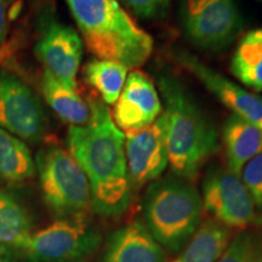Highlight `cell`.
Instances as JSON below:
<instances>
[{
	"label": "cell",
	"instance_id": "6da1fadb",
	"mask_svg": "<svg viewBox=\"0 0 262 262\" xmlns=\"http://www.w3.org/2000/svg\"><path fill=\"white\" fill-rule=\"evenodd\" d=\"M90 120L84 126H70L67 146L90 186L91 209L104 217L127 210L133 199L125 157V134L113 122L102 100L89 101Z\"/></svg>",
	"mask_w": 262,
	"mask_h": 262
},
{
	"label": "cell",
	"instance_id": "7a4b0ae2",
	"mask_svg": "<svg viewBox=\"0 0 262 262\" xmlns=\"http://www.w3.org/2000/svg\"><path fill=\"white\" fill-rule=\"evenodd\" d=\"M166 120V146L172 175L194 180L220 148L217 127L170 68L156 72Z\"/></svg>",
	"mask_w": 262,
	"mask_h": 262
},
{
	"label": "cell",
	"instance_id": "3957f363",
	"mask_svg": "<svg viewBox=\"0 0 262 262\" xmlns=\"http://www.w3.org/2000/svg\"><path fill=\"white\" fill-rule=\"evenodd\" d=\"M85 45L101 60L139 68L153 52V39L118 0H66Z\"/></svg>",
	"mask_w": 262,
	"mask_h": 262
},
{
	"label": "cell",
	"instance_id": "277c9868",
	"mask_svg": "<svg viewBox=\"0 0 262 262\" xmlns=\"http://www.w3.org/2000/svg\"><path fill=\"white\" fill-rule=\"evenodd\" d=\"M202 215L201 193L187 180L169 175L148 185L143 224L165 251H181L201 226Z\"/></svg>",
	"mask_w": 262,
	"mask_h": 262
},
{
	"label": "cell",
	"instance_id": "5b68a950",
	"mask_svg": "<svg viewBox=\"0 0 262 262\" xmlns=\"http://www.w3.org/2000/svg\"><path fill=\"white\" fill-rule=\"evenodd\" d=\"M39 186L45 205L58 220L84 219L91 208L90 186L68 150L47 145L35 157Z\"/></svg>",
	"mask_w": 262,
	"mask_h": 262
},
{
	"label": "cell",
	"instance_id": "8992f818",
	"mask_svg": "<svg viewBox=\"0 0 262 262\" xmlns=\"http://www.w3.org/2000/svg\"><path fill=\"white\" fill-rule=\"evenodd\" d=\"M179 21L186 39L209 52L227 50L244 28L237 0H179Z\"/></svg>",
	"mask_w": 262,
	"mask_h": 262
},
{
	"label": "cell",
	"instance_id": "52a82bcc",
	"mask_svg": "<svg viewBox=\"0 0 262 262\" xmlns=\"http://www.w3.org/2000/svg\"><path fill=\"white\" fill-rule=\"evenodd\" d=\"M102 237L84 219L57 220L31 234L22 250L28 262H86L100 248Z\"/></svg>",
	"mask_w": 262,
	"mask_h": 262
},
{
	"label": "cell",
	"instance_id": "ba28073f",
	"mask_svg": "<svg viewBox=\"0 0 262 262\" xmlns=\"http://www.w3.org/2000/svg\"><path fill=\"white\" fill-rule=\"evenodd\" d=\"M203 209L212 220L229 229L245 231L262 224L253 199L241 176L227 168L212 165L202 182Z\"/></svg>",
	"mask_w": 262,
	"mask_h": 262
},
{
	"label": "cell",
	"instance_id": "9c48e42d",
	"mask_svg": "<svg viewBox=\"0 0 262 262\" xmlns=\"http://www.w3.org/2000/svg\"><path fill=\"white\" fill-rule=\"evenodd\" d=\"M34 52L58 81L77 91V74L83 57V40L74 28L61 24L49 8L39 17V37Z\"/></svg>",
	"mask_w": 262,
	"mask_h": 262
},
{
	"label": "cell",
	"instance_id": "30bf717a",
	"mask_svg": "<svg viewBox=\"0 0 262 262\" xmlns=\"http://www.w3.org/2000/svg\"><path fill=\"white\" fill-rule=\"evenodd\" d=\"M0 129L37 143L48 131V118L38 95L16 75L0 73Z\"/></svg>",
	"mask_w": 262,
	"mask_h": 262
},
{
	"label": "cell",
	"instance_id": "8fae6325",
	"mask_svg": "<svg viewBox=\"0 0 262 262\" xmlns=\"http://www.w3.org/2000/svg\"><path fill=\"white\" fill-rule=\"evenodd\" d=\"M170 56L183 70L195 77L221 103L248 122L262 129V96L245 90L241 85L227 79L221 73L181 48H172Z\"/></svg>",
	"mask_w": 262,
	"mask_h": 262
},
{
	"label": "cell",
	"instance_id": "7c38bea8",
	"mask_svg": "<svg viewBox=\"0 0 262 262\" xmlns=\"http://www.w3.org/2000/svg\"><path fill=\"white\" fill-rule=\"evenodd\" d=\"M125 157L133 188L156 181L169 165L164 113L145 129L125 135Z\"/></svg>",
	"mask_w": 262,
	"mask_h": 262
},
{
	"label": "cell",
	"instance_id": "4fadbf2b",
	"mask_svg": "<svg viewBox=\"0 0 262 262\" xmlns=\"http://www.w3.org/2000/svg\"><path fill=\"white\" fill-rule=\"evenodd\" d=\"M163 113V103L155 81L143 72L127 74L124 88L114 103L113 122L122 131L145 129Z\"/></svg>",
	"mask_w": 262,
	"mask_h": 262
},
{
	"label": "cell",
	"instance_id": "5bb4252c",
	"mask_svg": "<svg viewBox=\"0 0 262 262\" xmlns=\"http://www.w3.org/2000/svg\"><path fill=\"white\" fill-rule=\"evenodd\" d=\"M101 262H166V255L145 224L133 221L108 237Z\"/></svg>",
	"mask_w": 262,
	"mask_h": 262
},
{
	"label": "cell",
	"instance_id": "9a60e30c",
	"mask_svg": "<svg viewBox=\"0 0 262 262\" xmlns=\"http://www.w3.org/2000/svg\"><path fill=\"white\" fill-rule=\"evenodd\" d=\"M221 136L227 169L235 175L262 152V129L235 114L225 120Z\"/></svg>",
	"mask_w": 262,
	"mask_h": 262
},
{
	"label": "cell",
	"instance_id": "2e32d148",
	"mask_svg": "<svg viewBox=\"0 0 262 262\" xmlns=\"http://www.w3.org/2000/svg\"><path fill=\"white\" fill-rule=\"evenodd\" d=\"M31 234L26 209L12 195L0 192V262H14L22 256Z\"/></svg>",
	"mask_w": 262,
	"mask_h": 262
},
{
	"label": "cell",
	"instance_id": "e0dca14e",
	"mask_svg": "<svg viewBox=\"0 0 262 262\" xmlns=\"http://www.w3.org/2000/svg\"><path fill=\"white\" fill-rule=\"evenodd\" d=\"M231 239V229L210 219L201 224L172 262H215L224 254Z\"/></svg>",
	"mask_w": 262,
	"mask_h": 262
},
{
	"label": "cell",
	"instance_id": "ac0fdd59",
	"mask_svg": "<svg viewBox=\"0 0 262 262\" xmlns=\"http://www.w3.org/2000/svg\"><path fill=\"white\" fill-rule=\"evenodd\" d=\"M40 85L47 103L63 122L71 126H84L89 123V103L77 91L68 89L48 71L42 73Z\"/></svg>",
	"mask_w": 262,
	"mask_h": 262
},
{
	"label": "cell",
	"instance_id": "d6986e66",
	"mask_svg": "<svg viewBox=\"0 0 262 262\" xmlns=\"http://www.w3.org/2000/svg\"><path fill=\"white\" fill-rule=\"evenodd\" d=\"M229 68L244 86L262 93V27L251 29L242 37Z\"/></svg>",
	"mask_w": 262,
	"mask_h": 262
},
{
	"label": "cell",
	"instance_id": "ffe728a7",
	"mask_svg": "<svg viewBox=\"0 0 262 262\" xmlns=\"http://www.w3.org/2000/svg\"><path fill=\"white\" fill-rule=\"evenodd\" d=\"M35 162L31 150L18 137L0 129V179L9 182H22L33 178Z\"/></svg>",
	"mask_w": 262,
	"mask_h": 262
},
{
	"label": "cell",
	"instance_id": "44dd1931",
	"mask_svg": "<svg viewBox=\"0 0 262 262\" xmlns=\"http://www.w3.org/2000/svg\"><path fill=\"white\" fill-rule=\"evenodd\" d=\"M129 68L117 61L94 58L85 64L83 74L104 103L114 104L122 93L127 78Z\"/></svg>",
	"mask_w": 262,
	"mask_h": 262
},
{
	"label": "cell",
	"instance_id": "7402d4cb",
	"mask_svg": "<svg viewBox=\"0 0 262 262\" xmlns=\"http://www.w3.org/2000/svg\"><path fill=\"white\" fill-rule=\"evenodd\" d=\"M262 258V235L245 229L231 239L224 254L215 262H258Z\"/></svg>",
	"mask_w": 262,
	"mask_h": 262
},
{
	"label": "cell",
	"instance_id": "603a6c76",
	"mask_svg": "<svg viewBox=\"0 0 262 262\" xmlns=\"http://www.w3.org/2000/svg\"><path fill=\"white\" fill-rule=\"evenodd\" d=\"M239 176L253 199L262 221V152L245 164Z\"/></svg>",
	"mask_w": 262,
	"mask_h": 262
},
{
	"label": "cell",
	"instance_id": "cb8c5ba5",
	"mask_svg": "<svg viewBox=\"0 0 262 262\" xmlns=\"http://www.w3.org/2000/svg\"><path fill=\"white\" fill-rule=\"evenodd\" d=\"M136 17L145 21H160L168 15L171 0H122Z\"/></svg>",
	"mask_w": 262,
	"mask_h": 262
},
{
	"label": "cell",
	"instance_id": "d4e9b609",
	"mask_svg": "<svg viewBox=\"0 0 262 262\" xmlns=\"http://www.w3.org/2000/svg\"><path fill=\"white\" fill-rule=\"evenodd\" d=\"M11 0H0V45L5 41L9 31V8Z\"/></svg>",
	"mask_w": 262,
	"mask_h": 262
},
{
	"label": "cell",
	"instance_id": "484cf974",
	"mask_svg": "<svg viewBox=\"0 0 262 262\" xmlns=\"http://www.w3.org/2000/svg\"><path fill=\"white\" fill-rule=\"evenodd\" d=\"M2 55H3V51L0 50V58H2Z\"/></svg>",
	"mask_w": 262,
	"mask_h": 262
},
{
	"label": "cell",
	"instance_id": "4316f807",
	"mask_svg": "<svg viewBox=\"0 0 262 262\" xmlns=\"http://www.w3.org/2000/svg\"><path fill=\"white\" fill-rule=\"evenodd\" d=\"M258 262H262V258H261V260H260V261H258Z\"/></svg>",
	"mask_w": 262,
	"mask_h": 262
},
{
	"label": "cell",
	"instance_id": "83f0119b",
	"mask_svg": "<svg viewBox=\"0 0 262 262\" xmlns=\"http://www.w3.org/2000/svg\"><path fill=\"white\" fill-rule=\"evenodd\" d=\"M258 2H261V3H262V0H258Z\"/></svg>",
	"mask_w": 262,
	"mask_h": 262
}]
</instances>
